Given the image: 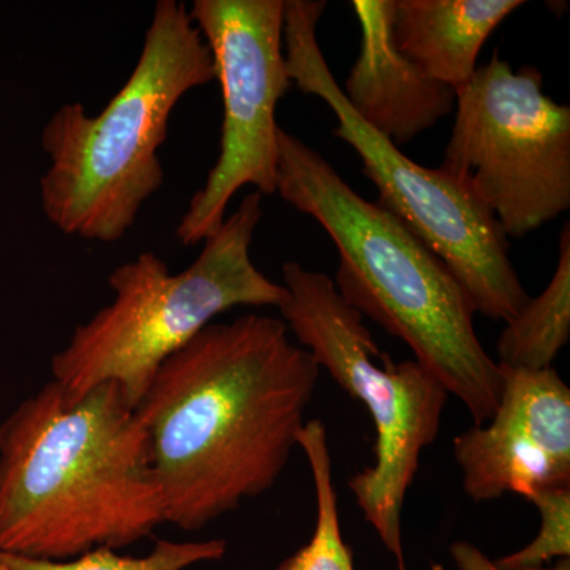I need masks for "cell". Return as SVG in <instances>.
<instances>
[{"label":"cell","mask_w":570,"mask_h":570,"mask_svg":"<svg viewBox=\"0 0 570 570\" xmlns=\"http://www.w3.org/2000/svg\"><path fill=\"white\" fill-rule=\"evenodd\" d=\"M321 366L281 318L213 322L165 360L135 407L151 444L165 523L204 530L287 468Z\"/></svg>","instance_id":"1"},{"label":"cell","mask_w":570,"mask_h":570,"mask_svg":"<svg viewBox=\"0 0 570 570\" xmlns=\"http://www.w3.org/2000/svg\"><path fill=\"white\" fill-rule=\"evenodd\" d=\"M165 523L151 444L116 382L75 404L48 382L0 425V549L70 560Z\"/></svg>","instance_id":"2"},{"label":"cell","mask_w":570,"mask_h":570,"mask_svg":"<svg viewBox=\"0 0 570 570\" xmlns=\"http://www.w3.org/2000/svg\"><path fill=\"white\" fill-rule=\"evenodd\" d=\"M277 146L276 194L332 239L341 298L403 341L474 426L489 422L501 400V367L480 343L475 307L449 266L392 213L356 194L316 149L284 129Z\"/></svg>","instance_id":"3"},{"label":"cell","mask_w":570,"mask_h":570,"mask_svg":"<svg viewBox=\"0 0 570 570\" xmlns=\"http://www.w3.org/2000/svg\"><path fill=\"white\" fill-rule=\"evenodd\" d=\"M216 80L208 45L186 3L159 0L129 80L97 116L66 104L41 132L50 167L45 216L62 234L115 243L164 184L159 149L176 105Z\"/></svg>","instance_id":"4"},{"label":"cell","mask_w":570,"mask_h":570,"mask_svg":"<svg viewBox=\"0 0 570 570\" xmlns=\"http://www.w3.org/2000/svg\"><path fill=\"white\" fill-rule=\"evenodd\" d=\"M262 198L257 190L246 195L181 273H170L154 253H142L111 273V305L78 325L69 344L52 356V381L67 403H77L104 382H116L135 409L165 360L219 314L236 306L279 307L284 285L268 279L250 258L264 214Z\"/></svg>","instance_id":"5"},{"label":"cell","mask_w":570,"mask_h":570,"mask_svg":"<svg viewBox=\"0 0 570 570\" xmlns=\"http://www.w3.org/2000/svg\"><path fill=\"white\" fill-rule=\"evenodd\" d=\"M325 9L322 0H284V56L292 85L335 115L333 135L362 160V174L376 186L377 205L449 266L475 313L505 324L531 298L510 261L508 236L463 184L441 168L414 163L352 110L318 45Z\"/></svg>","instance_id":"6"},{"label":"cell","mask_w":570,"mask_h":570,"mask_svg":"<svg viewBox=\"0 0 570 570\" xmlns=\"http://www.w3.org/2000/svg\"><path fill=\"white\" fill-rule=\"evenodd\" d=\"M283 281L285 298L277 309L288 332L373 420V466L356 472L347 485L397 568L406 570L404 501L423 450L439 436L449 393L415 360L396 363L381 352L362 314L341 298L332 277L285 262Z\"/></svg>","instance_id":"7"},{"label":"cell","mask_w":570,"mask_h":570,"mask_svg":"<svg viewBox=\"0 0 570 570\" xmlns=\"http://www.w3.org/2000/svg\"><path fill=\"white\" fill-rule=\"evenodd\" d=\"M442 171L485 206L502 234L524 238L570 208V108L531 66L498 51L456 89Z\"/></svg>","instance_id":"8"},{"label":"cell","mask_w":570,"mask_h":570,"mask_svg":"<svg viewBox=\"0 0 570 570\" xmlns=\"http://www.w3.org/2000/svg\"><path fill=\"white\" fill-rule=\"evenodd\" d=\"M189 13L213 55L224 121L219 157L176 227L184 246L219 230L243 187L276 194V107L292 86L284 56V0H195Z\"/></svg>","instance_id":"9"},{"label":"cell","mask_w":570,"mask_h":570,"mask_svg":"<svg viewBox=\"0 0 570 570\" xmlns=\"http://www.w3.org/2000/svg\"><path fill=\"white\" fill-rule=\"evenodd\" d=\"M493 417L453 439L464 493L491 502L508 493L570 487V389L554 367L502 370Z\"/></svg>","instance_id":"10"},{"label":"cell","mask_w":570,"mask_h":570,"mask_svg":"<svg viewBox=\"0 0 570 570\" xmlns=\"http://www.w3.org/2000/svg\"><path fill=\"white\" fill-rule=\"evenodd\" d=\"M358 58L341 86L352 110L397 148L455 110L456 89L428 77L392 40L393 0H354Z\"/></svg>","instance_id":"11"},{"label":"cell","mask_w":570,"mask_h":570,"mask_svg":"<svg viewBox=\"0 0 570 570\" xmlns=\"http://www.w3.org/2000/svg\"><path fill=\"white\" fill-rule=\"evenodd\" d=\"M523 0H393L392 40L428 77L459 89L483 45Z\"/></svg>","instance_id":"12"},{"label":"cell","mask_w":570,"mask_h":570,"mask_svg":"<svg viewBox=\"0 0 570 570\" xmlns=\"http://www.w3.org/2000/svg\"><path fill=\"white\" fill-rule=\"evenodd\" d=\"M570 337V224L562 227L560 258L546 291L528 299L515 317L505 322L497 343L502 370L542 371L553 362Z\"/></svg>","instance_id":"13"},{"label":"cell","mask_w":570,"mask_h":570,"mask_svg":"<svg viewBox=\"0 0 570 570\" xmlns=\"http://www.w3.org/2000/svg\"><path fill=\"white\" fill-rule=\"evenodd\" d=\"M316 491V527L302 549L285 558L276 570H355L354 553L341 530L340 505L333 479V460L326 426L321 420L306 422L298 438Z\"/></svg>","instance_id":"14"},{"label":"cell","mask_w":570,"mask_h":570,"mask_svg":"<svg viewBox=\"0 0 570 570\" xmlns=\"http://www.w3.org/2000/svg\"><path fill=\"white\" fill-rule=\"evenodd\" d=\"M227 553L220 539L205 542L157 540L151 553L135 558L111 549H96L70 560H45L0 549V570H184L198 562L219 561Z\"/></svg>","instance_id":"15"},{"label":"cell","mask_w":570,"mask_h":570,"mask_svg":"<svg viewBox=\"0 0 570 570\" xmlns=\"http://www.w3.org/2000/svg\"><path fill=\"white\" fill-rule=\"evenodd\" d=\"M528 501L538 509L539 534L530 546L497 560L499 568H542L553 558L570 557V487L534 491Z\"/></svg>","instance_id":"16"},{"label":"cell","mask_w":570,"mask_h":570,"mask_svg":"<svg viewBox=\"0 0 570 570\" xmlns=\"http://www.w3.org/2000/svg\"><path fill=\"white\" fill-rule=\"evenodd\" d=\"M450 557L455 562L456 570H570L569 560L560 562L554 568H520L504 569L499 568L497 561L490 560L482 550L468 540H456L450 546Z\"/></svg>","instance_id":"17"}]
</instances>
